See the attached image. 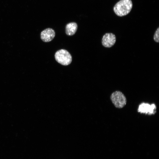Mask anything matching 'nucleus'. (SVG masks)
I'll list each match as a JSON object with an SVG mask.
<instances>
[{
	"label": "nucleus",
	"instance_id": "nucleus-8",
	"mask_svg": "<svg viewBox=\"0 0 159 159\" xmlns=\"http://www.w3.org/2000/svg\"><path fill=\"white\" fill-rule=\"evenodd\" d=\"M153 39L155 42H159V27H158L155 31L153 37Z\"/></svg>",
	"mask_w": 159,
	"mask_h": 159
},
{
	"label": "nucleus",
	"instance_id": "nucleus-5",
	"mask_svg": "<svg viewBox=\"0 0 159 159\" xmlns=\"http://www.w3.org/2000/svg\"><path fill=\"white\" fill-rule=\"evenodd\" d=\"M116 41L115 35L112 33H108L105 34L103 36L102 43L104 47L110 48L114 45Z\"/></svg>",
	"mask_w": 159,
	"mask_h": 159
},
{
	"label": "nucleus",
	"instance_id": "nucleus-3",
	"mask_svg": "<svg viewBox=\"0 0 159 159\" xmlns=\"http://www.w3.org/2000/svg\"><path fill=\"white\" fill-rule=\"evenodd\" d=\"M56 61L64 66L69 64L72 61V57L69 53L64 49H61L56 52L55 54Z\"/></svg>",
	"mask_w": 159,
	"mask_h": 159
},
{
	"label": "nucleus",
	"instance_id": "nucleus-2",
	"mask_svg": "<svg viewBox=\"0 0 159 159\" xmlns=\"http://www.w3.org/2000/svg\"><path fill=\"white\" fill-rule=\"evenodd\" d=\"M110 100L114 106L118 108H122L126 105V98L121 91H116L111 95Z\"/></svg>",
	"mask_w": 159,
	"mask_h": 159
},
{
	"label": "nucleus",
	"instance_id": "nucleus-7",
	"mask_svg": "<svg viewBox=\"0 0 159 159\" xmlns=\"http://www.w3.org/2000/svg\"><path fill=\"white\" fill-rule=\"evenodd\" d=\"M77 27V24L75 22H71L67 24L65 26L66 34L68 36L73 35L76 32Z\"/></svg>",
	"mask_w": 159,
	"mask_h": 159
},
{
	"label": "nucleus",
	"instance_id": "nucleus-6",
	"mask_svg": "<svg viewBox=\"0 0 159 159\" xmlns=\"http://www.w3.org/2000/svg\"><path fill=\"white\" fill-rule=\"evenodd\" d=\"M55 35L54 31L51 28H47L42 31L40 34L41 39L44 42L51 41Z\"/></svg>",
	"mask_w": 159,
	"mask_h": 159
},
{
	"label": "nucleus",
	"instance_id": "nucleus-1",
	"mask_svg": "<svg viewBox=\"0 0 159 159\" xmlns=\"http://www.w3.org/2000/svg\"><path fill=\"white\" fill-rule=\"evenodd\" d=\"M132 7L131 0H120L115 4L113 10L117 15L121 17L128 14Z\"/></svg>",
	"mask_w": 159,
	"mask_h": 159
},
{
	"label": "nucleus",
	"instance_id": "nucleus-4",
	"mask_svg": "<svg viewBox=\"0 0 159 159\" xmlns=\"http://www.w3.org/2000/svg\"><path fill=\"white\" fill-rule=\"evenodd\" d=\"M156 109V107L155 104L150 105L148 103H142L139 105L138 112L140 113L151 115L155 113Z\"/></svg>",
	"mask_w": 159,
	"mask_h": 159
}]
</instances>
